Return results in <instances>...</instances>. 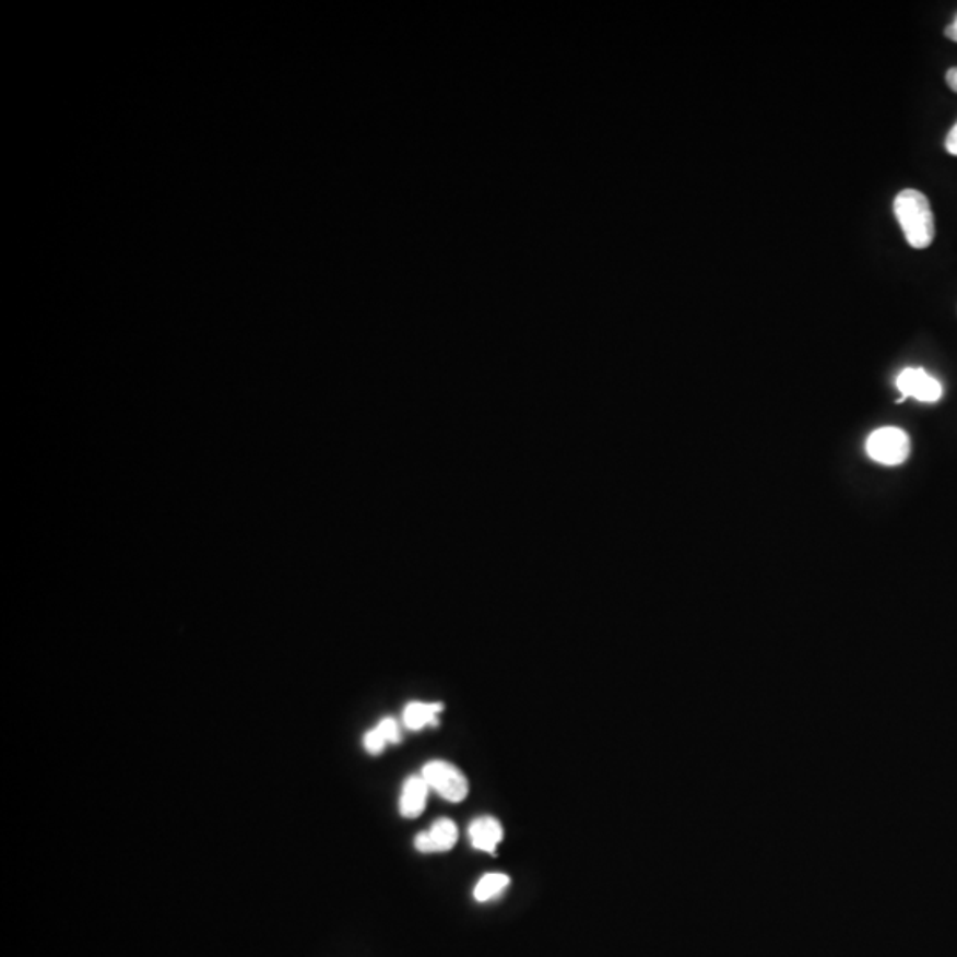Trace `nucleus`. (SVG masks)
<instances>
[{
	"label": "nucleus",
	"mask_w": 957,
	"mask_h": 957,
	"mask_svg": "<svg viewBox=\"0 0 957 957\" xmlns=\"http://www.w3.org/2000/svg\"><path fill=\"white\" fill-rule=\"evenodd\" d=\"M947 85L954 93H957V68H950L947 71Z\"/></svg>",
	"instance_id": "obj_13"
},
{
	"label": "nucleus",
	"mask_w": 957,
	"mask_h": 957,
	"mask_svg": "<svg viewBox=\"0 0 957 957\" xmlns=\"http://www.w3.org/2000/svg\"><path fill=\"white\" fill-rule=\"evenodd\" d=\"M429 791H432V789L427 785L423 775H418V777H410V779L404 782L401 798H399V812H401V816L406 817V819H415V817L421 816L424 808H426L427 794H429Z\"/></svg>",
	"instance_id": "obj_6"
},
{
	"label": "nucleus",
	"mask_w": 957,
	"mask_h": 957,
	"mask_svg": "<svg viewBox=\"0 0 957 957\" xmlns=\"http://www.w3.org/2000/svg\"><path fill=\"white\" fill-rule=\"evenodd\" d=\"M894 213L908 244L913 249H928L934 241V215L930 199L913 188L897 193Z\"/></svg>",
	"instance_id": "obj_1"
},
{
	"label": "nucleus",
	"mask_w": 957,
	"mask_h": 957,
	"mask_svg": "<svg viewBox=\"0 0 957 957\" xmlns=\"http://www.w3.org/2000/svg\"><path fill=\"white\" fill-rule=\"evenodd\" d=\"M458 842V826L451 819H438L427 831L415 837V850L421 853H441L454 848Z\"/></svg>",
	"instance_id": "obj_5"
},
{
	"label": "nucleus",
	"mask_w": 957,
	"mask_h": 957,
	"mask_svg": "<svg viewBox=\"0 0 957 957\" xmlns=\"http://www.w3.org/2000/svg\"><path fill=\"white\" fill-rule=\"evenodd\" d=\"M945 147H947L948 153L950 155L957 156V122L956 127L948 132L947 141H945Z\"/></svg>",
	"instance_id": "obj_12"
},
{
	"label": "nucleus",
	"mask_w": 957,
	"mask_h": 957,
	"mask_svg": "<svg viewBox=\"0 0 957 957\" xmlns=\"http://www.w3.org/2000/svg\"><path fill=\"white\" fill-rule=\"evenodd\" d=\"M865 451L882 465H901L910 458V437L899 427H882L869 437Z\"/></svg>",
	"instance_id": "obj_2"
},
{
	"label": "nucleus",
	"mask_w": 957,
	"mask_h": 957,
	"mask_svg": "<svg viewBox=\"0 0 957 957\" xmlns=\"http://www.w3.org/2000/svg\"><path fill=\"white\" fill-rule=\"evenodd\" d=\"M423 777L429 789L440 794L447 802H463L469 794V780L465 779V775L446 760L427 763L424 766Z\"/></svg>",
	"instance_id": "obj_3"
},
{
	"label": "nucleus",
	"mask_w": 957,
	"mask_h": 957,
	"mask_svg": "<svg viewBox=\"0 0 957 957\" xmlns=\"http://www.w3.org/2000/svg\"><path fill=\"white\" fill-rule=\"evenodd\" d=\"M378 729H380L381 734L386 736L387 742L389 743H399L401 742V732H399L398 722H395L394 718H386V720H381L378 723Z\"/></svg>",
	"instance_id": "obj_11"
},
{
	"label": "nucleus",
	"mask_w": 957,
	"mask_h": 957,
	"mask_svg": "<svg viewBox=\"0 0 957 957\" xmlns=\"http://www.w3.org/2000/svg\"><path fill=\"white\" fill-rule=\"evenodd\" d=\"M469 836L475 850L495 853L497 846L503 842L504 830L495 817H477L470 825Z\"/></svg>",
	"instance_id": "obj_7"
},
{
	"label": "nucleus",
	"mask_w": 957,
	"mask_h": 957,
	"mask_svg": "<svg viewBox=\"0 0 957 957\" xmlns=\"http://www.w3.org/2000/svg\"><path fill=\"white\" fill-rule=\"evenodd\" d=\"M897 389L901 390L902 399L915 398L922 403H936L944 389L936 378L928 375L922 367H908L897 376Z\"/></svg>",
	"instance_id": "obj_4"
},
{
	"label": "nucleus",
	"mask_w": 957,
	"mask_h": 957,
	"mask_svg": "<svg viewBox=\"0 0 957 957\" xmlns=\"http://www.w3.org/2000/svg\"><path fill=\"white\" fill-rule=\"evenodd\" d=\"M509 885V876L500 873L484 874L481 882L475 885L474 897L478 902L493 901L500 896Z\"/></svg>",
	"instance_id": "obj_9"
},
{
	"label": "nucleus",
	"mask_w": 957,
	"mask_h": 957,
	"mask_svg": "<svg viewBox=\"0 0 957 957\" xmlns=\"http://www.w3.org/2000/svg\"><path fill=\"white\" fill-rule=\"evenodd\" d=\"M444 706L427 702H410L404 709L403 722L410 731H421L427 725H437V717Z\"/></svg>",
	"instance_id": "obj_8"
},
{
	"label": "nucleus",
	"mask_w": 957,
	"mask_h": 957,
	"mask_svg": "<svg viewBox=\"0 0 957 957\" xmlns=\"http://www.w3.org/2000/svg\"><path fill=\"white\" fill-rule=\"evenodd\" d=\"M386 745H389V742H387L386 736L381 734L378 725H376L375 729H371V731L366 732V736H364V746H366V751L369 752V754H381L383 748H386Z\"/></svg>",
	"instance_id": "obj_10"
},
{
	"label": "nucleus",
	"mask_w": 957,
	"mask_h": 957,
	"mask_svg": "<svg viewBox=\"0 0 957 957\" xmlns=\"http://www.w3.org/2000/svg\"><path fill=\"white\" fill-rule=\"evenodd\" d=\"M945 36H947L948 39H953V42L957 43V16L956 20H954L953 24L948 25V27L945 28Z\"/></svg>",
	"instance_id": "obj_14"
}]
</instances>
